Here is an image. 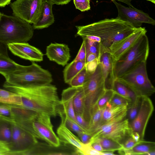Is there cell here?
I'll return each mask as SVG.
<instances>
[{
    "label": "cell",
    "instance_id": "6da1fadb",
    "mask_svg": "<svg viewBox=\"0 0 155 155\" xmlns=\"http://www.w3.org/2000/svg\"><path fill=\"white\" fill-rule=\"evenodd\" d=\"M76 36H94L100 38V54L111 53L138 28L117 18H106L86 25L76 26Z\"/></svg>",
    "mask_w": 155,
    "mask_h": 155
},
{
    "label": "cell",
    "instance_id": "7a4b0ae2",
    "mask_svg": "<svg viewBox=\"0 0 155 155\" xmlns=\"http://www.w3.org/2000/svg\"><path fill=\"white\" fill-rule=\"evenodd\" d=\"M3 86L19 95L20 106L51 117L57 115L60 100L55 86L50 84L24 87L3 84Z\"/></svg>",
    "mask_w": 155,
    "mask_h": 155
},
{
    "label": "cell",
    "instance_id": "3957f363",
    "mask_svg": "<svg viewBox=\"0 0 155 155\" xmlns=\"http://www.w3.org/2000/svg\"><path fill=\"white\" fill-rule=\"evenodd\" d=\"M4 85L18 87L51 84L52 75L48 71L33 62L29 66H23L21 69L5 76Z\"/></svg>",
    "mask_w": 155,
    "mask_h": 155
},
{
    "label": "cell",
    "instance_id": "277c9868",
    "mask_svg": "<svg viewBox=\"0 0 155 155\" xmlns=\"http://www.w3.org/2000/svg\"><path fill=\"white\" fill-rule=\"evenodd\" d=\"M30 23L15 16L2 14L0 20V41L10 44L27 43L33 35Z\"/></svg>",
    "mask_w": 155,
    "mask_h": 155
},
{
    "label": "cell",
    "instance_id": "5b68a950",
    "mask_svg": "<svg viewBox=\"0 0 155 155\" xmlns=\"http://www.w3.org/2000/svg\"><path fill=\"white\" fill-rule=\"evenodd\" d=\"M149 52V40L145 34L118 60L114 61V72L115 79L126 74L141 62L146 61Z\"/></svg>",
    "mask_w": 155,
    "mask_h": 155
},
{
    "label": "cell",
    "instance_id": "8992f818",
    "mask_svg": "<svg viewBox=\"0 0 155 155\" xmlns=\"http://www.w3.org/2000/svg\"><path fill=\"white\" fill-rule=\"evenodd\" d=\"M82 87L84 95L83 117L89 123L92 114L97 109V104L99 99L106 90L99 63L95 72L90 75Z\"/></svg>",
    "mask_w": 155,
    "mask_h": 155
},
{
    "label": "cell",
    "instance_id": "52a82bcc",
    "mask_svg": "<svg viewBox=\"0 0 155 155\" xmlns=\"http://www.w3.org/2000/svg\"><path fill=\"white\" fill-rule=\"evenodd\" d=\"M129 87L137 96L149 97L155 92V88L149 79L147 70L146 61L116 78Z\"/></svg>",
    "mask_w": 155,
    "mask_h": 155
},
{
    "label": "cell",
    "instance_id": "ba28073f",
    "mask_svg": "<svg viewBox=\"0 0 155 155\" xmlns=\"http://www.w3.org/2000/svg\"><path fill=\"white\" fill-rule=\"evenodd\" d=\"M50 117L38 113L33 119L25 123L22 127L37 139L44 140L50 145L58 146L61 142L54 131Z\"/></svg>",
    "mask_w": 155,
    "mask_h": 155
},
{
    "label": "cell",
    "instance_id": "9c48e42d",
    "mask_svg": "<svg viewBox=\"0 0 155 155\" xmlns=\"http://www.w3.org/2000/svg\"><path fill=\"white\" fill-rule=\"evenodd\" d=\"M132 131L127 119L103 124L92 133L91 139L103 137L110 139L121 144L128 137L131 136Z\"/></svg>",
    "mask_w": 155,
    "mask_h": 155
},
{
    "label": "cell",
    "instance_id": "30bf717a",
    "mask_svg": "<svg viewBox=\"0 0 155 155\" xmlns=\"http://www.w3.org/2000/svg\"><path fill=\"white\" fill-rule=\"evenodd\" d=\"M12 137L8 144L10 151L7 155H20L31 147L38 141L31 133L12 121Z\"/></svg>",
    "mask_w": 155,
    "mask_h": 155
},
{
    "label": "cell",
    "instance_id": "8fae6325",
    "mask_svg": "<svg viewBox=\"0 0 155 155\" xmlns=\"http://www.w3.org/2000/svg\"><path fill=\"white\" fill-rule=\"evenodd\" d=\"M43 0H16L10 4L13 15L30 24L35 23L39 16Z\"/></svg>",
    "mask_w": 155,
    "mask_h": 155
},
{
    "label": "cell",
    "instance_id": "7c38bea8",
    "mask_svg": "<svg viewBox=\"0 0 155 155\" xmlns=\"http://www.w3.org/2000/svg\"><path fill=\"white\" fill-rule=\"evenodd\" d=\"M82 155L75 147L61 142L58 146L38 141L31 147L21 153L20 155Z\"/></svg>",
    "mask_w": 155,
    "mask_h": 155
},
{
    "label": "cell",
    "instance_id": "4fadbf2b",
    "mask_svg": "<svg viewBox=\"0 0 155 155\" xmlns=\"http://www.w3.org/2000/svg\"><path fill=\"white\" fill-rule=\"evenodd\" d=\"M112 1L117 10L118 15L116 18L129 22L136 28L140 27L143 23L155 25V20L142 11L134 7H126L115 1Z\"/></svg>",
    "mask_w": 155,
    "mask_h": 155
},
{
    "label": "cell",
    "instance_id": "5bb4252c",
    "mask_svg": "<svg viewBox=\"0 0 155 155\" xmlns=\"http://www.w3.org/2000/svg\"><path fill=\"white\" fill-rule=\"evenodd\" d=\"M153 110V105L150 98L142 96L139 111L134 119L129 123L132 131L138 133L141 140H144L146 128Z\"/></svg>",
    "mask_w": 155,
    "mask_h": 155
},
{
    "label": "cell",
    "instance_id": "9a60e30c",
    "mask_svg": "<svg viewBox=\"0 0 155 155\" xmlns=\"http://www.w3.org/2000/svg\"><path fill=\"white\" fill-rule=\"evenodd\" d=\"M77 87H71L64 90L62 92L61 99L60 100L57 110V114L60 116L61 120L67 116L76 122L73 101Z\"/></svg>",
    "mask_w": 155,
    "mask_h": 155
},
{
    "label": "cell",
    "instance_id": "2e32d148",
    "mask_svg": "<svg viewBox=\"0 0 155 155\" xmlns=\"http://www.w3.org/2000/svg\"><path fill=\"white\" fill-rule=\"evenodd\" d=\"M8 48L15 55L33 62L43 60V54L38 49L27 43L8 44Z\"/></svg>",
    "mask_w": 155,
    "mask_h": 155
},
{
    "label": "cell",
    "instance_id": "e0dca14e",
    "mask_svg": "<svg viewBox=\"0 0 155 155\" xmlns=\"http://www.w3.org/2000/svg\"><path fill=\"white\" fill-rule=\"evenodd\" d=\"M46 55L49 60L64 66L70 59V49L64 44L51 43L46 49Z\"/></svg>",
    "mask_w": 155,
    "mask_h": 155
},
{
    "label": "cell",
    "instance_id": "ac0fdd59",
    "mask_svg": "<svg viewBox=\"0 0 155 155\" xmlns=\"http://www.w3.org/2000/svg\"><path fill=\"white\" fill-rule=\"evenodd\" d=\"M99 61L105 89H112L115 78L114 72V61L111 53H103L100 56Z\"/></svg>",
    "mask_w": 155,
    "mask_h": 155
},
{
    "label": "cell",
    "instance_id": "d6986e66",
    "mask_svg": "<svg viewBox=\"0 0 155 155\" xmlns=\"http://www.w3.org/2000/svg\"><path fill=\"white\" fill-rule=\"evenodd\" d=\"M127 107V105H115L109 102L107 103L103 108L100 126L107 123L117 122L125 119Z\"/></svg>",
    "mask_w": 155,
    "mask_h": 155
},
{
    "label": "cell",
    "instance_id": "ffe728a7",
    "mask_svg": "<svg viewBox=\"0 0 155 155\" xmlns=\"http://www.w3.org/2000/svg\"><path fill=\"white\" fill-rule=\"evenodd\" d=\"M145 28H138L132 34L126 38L118 46L111 52L114 61L118 60L124 53L131 48L138 40L143 35L146 33Z\"/></svg>",
    "mask_w": 155,
    "mask_h": 155
},
{
    "label": "cell",
    "instance_id": "44dd1931",
    "mask_svg": "<svg viewBox=\"0 0 155 155\" xmlns=\"http://www.w3.org/2000/svg\"><path fill=\"white\" fill-rule=\"evenodd\" d=\"M53 4L48 0H43L41 11L36 22L33 24L34 29H39L48 27L54 21L52 7Z\"/></svg>",
    "mask_w": 155,
    "mask_h": 155
},
{
    "label": "cell",
    "instance_id": "7402d4cb",
    "mask_svg": "<svg viewBox=\"0 0 155 155\" xmlns=\"http://www.w3.org/2000/svg\"><path fill=\"white\" fill-rule=\"evenodd\" d=\"M57 131L58 137L61 142L71 145L81 151L84 143L71 132L64 124L61 123Z\"/></svg>",
    "mask_w": 155,
    "mask_h": 155
},
{
    "label": "cell",
    "instance_id": "603a6c76",
    "mask_svg": "<svg viewBox=\"0 0 155 155\" xmlns=\"http://www.w3.org/2000/svg\"><path fill=\"white\" fill-rule=\"evenodd\" d=\"M9 105L13 121L17 123L32 120L38 113L21 106Z\"/></svg>",
    "mask_w": 155,
    "mask_h": 155
},
{
    "label": "cell",
    "instance_id": "cb8c5ba5",
    "mask_svg": "<svg viewBox=\"0 0 155 155\" xmlns=\"http://www.w3.org/2000/svg\"><path fill=\"white\" fill-rule=\"evenodd\" d=\"M155 150V143L154 142L141 140L131 148L123 149L119 153L124 155H145L149 152Z\"/></svg>",
    "mask_w": 155,
    "mask_h": 155
},
{
    "label": "cell",
    "instance_id": "d4e9b609",
    "mask_svg": "<svg viewBox=\"0 0 155 155\" xmlns=\"http://www.w3.org/2000/svg\"><path fill=\"white\" fill-rule=\"evenodd\" d=\"M85 61H75L68 64L63 71L64 82L68 84L71 79L84 67Z\"/></svg>",
    "mask_w": 155,
    "mask_h": 155
},
{
    "label": "cell",
    "instance_id": "484cf974",
    "mask_svg": "<svg viewBox=\"0 0 155 155\" xmlns=\"http://www.w3.org/2000/svg\"><path fill=\"white\" fill-rule=\"evenodd\" d=\"M23 66L15 62L8 56L0 54V74L4 77L14 71L21 69Z\"/></svg>",
    "mask_w": 155,
    "mask_h": 155
},
{
    "label": "cell",
    "instance_id": "4316f807",
    "mask_svg": "<svg viewBox=\"0 0 155 155\" xmlns=\"http://www.w3.org/2000/svg\"><path fill=\"white\" fill-rule=\"evenodd\" d=\"M97 142L100 144L104 151H119L123 149L122 144L110 139L103 137H99L91 139L90 143Z\"/></svg>",
    "mask_w": 155,
    "mask_h": 155
},
{
    "label": "cell",
    "instance_id": "83f0119b",
    "mask_svg": "<svg viewBox=\"0 0 155 155\" xmlns=\"http://www.w3.org/2000/svg\"><path fill=\"white\" fill-rule=\"evenodd\" d=\"M112 89L114 92L130 100L132 102L137 96L127 85L117 79L114 81Z\"/></svg>",
    "mask_w": 155,
    "mask_h": 155
},
{
    "label": "cell",
    "instance_id": "f1b7e54d",
    "mask_svg": "<svg viewBox=\"0 0 155 155\" xmlns=\"http://www.w3.org/2000/svg\"><path fill=\"white\" fill-rule=\"evenodd\" d=\"M11 122L9 120L0 117V141L8 145L11 139Z\"/></svg>",
    "mask_w": 155,
    "mask_h": 155
},
{
    "label": "cell",
    "instance_id": "f546056e",
    "mask_svg": "<svg viewBox=\"0 0 155 155\" xmlns=\"http://www.w3.org/2000/svg\"><path fill=\"white\" fill-rule=\"evenodd\" d=\"M73 102L75 114H80L83 116L84 110V95L82 86L78 87L73 97Z\"/></svg>",
    "mask_w": 155,
    "mask_h": 155
},
{
    "label": "cell",
    "instance_id": "4dcf8cb0",
    "mask_svg": "<svg viewBox=\"0 0 155 155\" xmlns=\"http://www.w3.org/2000/svg\"><path fill=\"white\" fill-rule=\"evenodd\" d=\"M142 96H137L134 100L127 107L126 118L129 123L132 121L137 116L140 109Z\"/></svg>",
    "mask_w": 155,
    "mask_h": 155
},
{
    "label": "cell",
    "instance_id": "1f68e13d",
    "mask_svg": "<svg viewBox=\"0 0 155 155\" xmlns=\"http://www.w3.org/2000/svg\"><path fill=\"white\" fill-rule=\"evenodd\" d=\"M103 109L97 108L92 114L89 122L88 132L92 133L101 124Z\"/></svg>",
    "mask_w": 155,
    "mask_h": 155
},
{
    "label": "cell",
    "instance_id": "d6a6232c",
    "mask_svg": "<svg viewBox=\"0 0 155 155\" xmlns=\"http://www.w3.org/2000/svg\"><path fill=\"white\" fill-rule=\"evenodd\" d=\"M90 74L87 71L84 67L74 77L68 84L72 87L82 86L87 79Z\"/></svg>",
    "mask_w": 155,
    "mask_h": 155
},
{
    "label": "cell",
    "instance_id": "836d02e7",
    "mask_svg": "<svg viewBox=\"0 0 155 155\" xmlns=\"http://www.w3.org/2000/svg\"><path fill=\"white\" fill-rule=\"evenodd\" d=\"M84 42L86 51V57L89 54H96L99 59L100 56V45L99 42L88 39L85 38H82Z\"/></svg>",
    "mask_w": 155,
    "mask_h": 155
},
{
    "label": "cell",
    "instance_id": "e575fe53",
    "mask_svg": "<svg viewBox=\"0 0 155 155\" xmlns=\"http://www.w3.org/2000/svg\"><path fill=\"white\" fill-rule=\"evenodd\" d=\"M61 123L64 124L70 130L75 132L77 134L84 131H87L76 122L67 116L61 120Z\"/></svg>",
    "mask_w": 155,
    "mask_h": 155
},
{
    "label": "cell",
    "instance_id": "d590c367",
    "mask_svg": "<svg viewBox=\"0 0 155 155\" xmlns=\"http://www.w3.org/2000/svg\"><path fill=\"white\" fill-rule=\"evenodd\" d=\"M109 102L115 105H127L128 107L131 104L132 102L114 92Z\"/></svg>",
    "mask_w": 155,
    "mask_h": 155
},
{
    "label": "cell",
    "instance_id": "8d00e7d4",
    "mask_svg": "<svg viewBox=\"0 0 155 155\" xmlns=\"http://www.w3.org/2000/svg\"><path fill=\"white\" fill-rule=\"evenodd\" d=\"M114 92L112 89H106L98 101L97 104V108L103 109L107 103L110 102Z\"/></svg>",
    "mask_w": 155,
    "mask_h": 155
},
{
    "label": "cell",
    "instance_id": "74e56055",
    "mask_svg": "<svg viewBox=\"0 0 155 155\" xmlns=\"http://www.w3.org/2000/svg\"><path fill=\"white\" fill-rule=\"evenodd\" d=\"M82 155H103L102 152L98 151L95 150L92 146L90 143H84L81 151Z\"/></svg>",
    "mask_w": 155,
    "mask_h": 155
},
{
    "label": "cell",
    "instance_id": "f35d334b",
    "mask_svg": "<svg viewBox=\"0 0 155 155\" xmlns=\"http://www.w3.org/2000/svg\"><path fill=\"white\" fill-rule=\"evenodd\" d=\"M74 3L76 8L81 12L90 10V0H74Z\"/></svg>",
    "mask_w": 155,
    "mask_h": 155
},
{
    "label": "cell",
    "instance_id": "ab89813d",
    "mask_svg": "<svg viewBox=\"0 0 155 155\" xmlns=\"http://www.w3.org/2000/svg\"><path fill=\"white\" fill-rule=\"evenodd\" d=\"M99 63V59L97 58L86 63L85 67L87 71L90 74H93L95 71Z\"/></svg>",
    "mask_w": 155,
    "mask_h": 155
},
{
    "label": "cell",
    "instance_id": "60d3db41",
    "mask_svg": "<svg viewBox=\"0 0 155 155\" xmlns=\"http://www.w3.org/2000/svg\"><path fill=\"white\" fill-rule=\"evenodd\" d=\"M86 51L84 42L83 41L78 52L74 60L75 61H85Z\"/></svg>",
    "mask_w": 155,
    "mask_h": 155
},
{
    "label": "cell",
    "instance_id": "b9f144b4",
    "mask_svg": "<svg viewBox=\"0 0 155 155\" xmlns=\"http://www.w3.org/2000/svg\"><path fill=\"white\" fill-rule=\"evenodd\" d=\"M75 114L76 122L84 129L89 132V123L86 121L82 115L78 114Z\"/></svg>",
    "mask_w": 155,
    "mask_h": 155
},
{
    "label": "cell",
    "instance_id": "7bdbcfd3",
    "mask_svg": "<svg viewBox=\"0 0 155 155\" xmlns=\"http://www.w3.org/2000/svg\"><path fill=\"white\" fill-rule=\"evenodd\" d=\"M80 140L84 143H87L91 142L92 134L87 131H84L77 134Z\"/></svg>",
    "mask_w": 155,
    "mask_h": 155
},
{
    "label": "cell",
    "instance_id": "ee69618b",
    "mask_svg": "<svg viewBox=\"0 0 155 155\" xmlns=\"http://www.w3.org/2000/svg\"><path fill=\"white\" fill-rule=\"evenodd\" d=\"M139 141L137 142L131 136H130L126 139L122 143L123 149L126 150L130 149L137 144Z\"/></svg>",
    "mask_w": 155,
    "mask_h": 155
},
{
    "label": "cell",
    "instance_id": "f6af8a7d",
    "mask_svg": "<svg viewBox=\"0 0 155 155\" xmlns=\"http://www.w3.org/2000/svg\"><path fill=\"white\" fill-rule=\"evenodd\" d=\"M15 94L9 91L0 88V99L7 98Z\"/></svg>",
    "mask_w": 155,
    "mask_h": 155
},
{
    "label": "cell",
    "instance_id": "bcb514c9",
    "mask_svg": "<svg viewBox=\"0 0 155 155\" xmlns=\"http://www.w3.org/2000/svg\"><path fill=\"white\" fill-rule=\"evenodd\" d=\"M9 151L8 144L0 141V155H7Z\"/></svg>",
    "mask_w": 155,
    "mask_h": 155
},
{
    "label": "cell",
    "instance_id": "7dc6e473",
    "mask_svg": "<svg viewBox=\"0 0 155 155\" xmlns=\"http://www.w3.org/2000/svg\"><path fill=\"white\" fill-rule=\"evenodd\" d=\"M8 45L0 41V54L8 56Z\"/></svg>",
    "mask_w": 155,
    "mask_h": 155
},
{
    "label": "cell",
    "instance_id": "c3c4849f",
    "mask_svg": "<svg viewBox=\"0 0 155 155\" xmlns=\"http://www.w3.org/2000/svg\"><path fill=\"white\" fill-rule=\"evenodd\" d=\"M51 1L53 4L57 5H65L69 3L71 0H48Z\"/></svg>",
    "mask_w": 155,
    "mask_h": 155
},
{
    "label": "cell",
    "instance_id": "681fc988",
    "mask_svg": "<svg viewBox=\"0 0 155 155\" xmlns=\"http://www.w3.org/2000/svg\"><path fill=\"white\" fill-rule=\"evenodd\" d=\"M92 147L96 150L100 152H104V150L99 143L96 142H92L91 143Z\"/></svg>",
    "mask_w": 155,
    "mask_h": 155
},
{
    "label": "cell",
    "instance_id": "f907efd6",
    "mask_svg": "<svg viewBox=\"0 0 155 155\" xmlns=\"http://www.w3.org/2000/svg\"><path fill=\"white\" fill-rule=\"evenodd\" d=\"M96 58L98 59V57L96 54L93 53L90 54L86 57V63L91 61Z\"/></svg>",
    "mask_w": 155,
    "mask_h": 155
},
{
    "label": "cell",
    "instance_id": "816d5d0a",
    "mask_svg": "<svg viewBox=\"0 0 155 155\" xmlns=\"http://www.w3.org/2000/svg\"><path fill=\"white\" fill-rule=\"evenodd\" d=\"M11 0H0V7H4L9 4Z\"/></svg>",
    "mask_w": 155,
    "mask_h": 155
},
{
    "label": "cell",
    "instance_id": "f5cc1de1",
    "mask_svg": "<svg viewBox=\"0 0 155 155\" xmlns=\"http://www.w3.org/2000/svg\"><path fill=\"white\" fill-rule=\"evenodd\" d=\"M112 1H117L122 2H123L128 5L129 7H133V5L131 3L132 0H111Z\"/></svg>",
    "mask_w": 155,
    "mask_h": 155
},
{
    "label": "cell",
    "instance_id": "db71d44e",
    "mask_svg": "<svg viewBox=\"0 0 155 155\" xmlns=\"http://www.w3.org/2000/svg\"><path fill=\"white\" fill-rule=\"evenodd\" d=\"M103 155H114L115 154L114 153V152L112 151H104L102 152Z\"/></svg>",
    "mask_w": 155,
    "mask_h": 155
},
{
    "label": "cell",
    "instance_id": "11a10c76",
    "mask_svg": "<svg viewBox=\"0 0 155 155\" xmlns=\"http://www.w3.org/2000/svg\"><path fill=\"white\" fill-rule=\"evenodd\" d=\"M146 155H155V150L151 151L148 152Z\"/></svg>",
    "mask_w": 155,
    "mask_h": 155
},
{
    "label": "cell",
    "instance_id": "9f6ffc18",
    "mask_svg": "<svg viewBox=\"0 0 155 155\" xmlns=\"http://www.w3.org/2000/svg\"><path fill=\"white\" fill-rule=\"evenodd\" d=\"M147 1L150 2L153 4H155V0H146Z\"/></svg>",
    "mask_w": 155,
    "mask_h": 155
},
{
    "label": "cell",
    "instance_id": "6f0895ef",
    "mask_svg": "<svg viewBox=\"0 0 155 155\" xmlns=\"http://www.w3.org/2000/svg\"><path fill=\"white\" fill-rule=\"evenodd\" d=\"M2 15V14L0 12V19H1V16Z\"/></svg>",
    "mask_w": 155,
    "mask_h": 155
}]
</instances>
